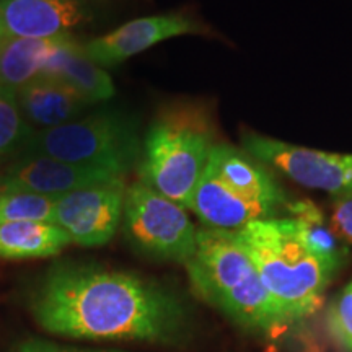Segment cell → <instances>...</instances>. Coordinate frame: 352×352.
Listing matches in <instances>:
<instances>
[{
    "label": "cell",
    "mask_w": 352,
    "mask_h": 352,
    "mask_svg": "<svg viewBox=\"0 0 352 352\" xmlns=\"http://www.w3.org/2000/svg\"><path fill=\"white\" fill-rule=\"evenodd\" d=\"M189 210H192L202 222V227L214 230L239 232L256 220L277 219L283 209L264 202L250 199L226 184L209 165L206 166L199 183L192 192Z\"/></svg>",
    "instance_id": "12"
},
{
    "label": "cell",
    "mask_w": 352,
    "mask_h": 352,
    "mask_svg": "<svg viewBox=\"0 0 352 352\" xmlns=\"http://www.w3.org/2000/svg\"><path fill=\"white\" fill-rule=\"evenodd\" d=\"M88 19L83 0H0V25L8 38L72 36Z\"/></svg>",
    "instance_id": "11"
},
{
    "label": "cell",
    "mask_w": 352,
    "mask_h": 352,
    "mask_svg": "<svg viewBox=\"0 0 352 352\" xmlns=\"http://www.w3.org/2000/svg\"><path fill=\"white\" fill-rule=\"evenodd\" d=\"M186 267L197 296L239 327L270 331L289 323L235 232L197 228L196 252Z\"/></svg>",
    "instance_id": "2"
},
{
    "label": "cell",
    "mask_w": 352,
    "mask_h": 352,
    "mask_svg": "<svg viewBox=\"0 0 352 352\" xmlns=\"http://www.w3.org/2000/svg\"><path fill=\"white\" fill-rule=\"evenodd\" d=\"M69 236L54 222H12L0 226V258L38 259L60 253Z\"/></svg>",
    "instance_id": "17"
},
{
    "label": "cell",
    "mask_w": 352,
    "mask_h": 352,
    "mask_svg": "<svg viewBox=\"0 0 352 352\" xmlns=\"http://www.w3.org/2000/svg\"><path fill=\"white\" fill-rule=\"evenodd\" d=\"M44 331L80 341L168 342L184 308L160 285L129 272L90 264H59L32 300Z\"/></svg>",
    "instance_id": "1"
},
{
    "label": "cell",
    "mask_w": 352,
    "mask_h": 352,
    "mask_svg": "<svg viewBox=\"0 0 352 352\" xmlns=\"http://www.w3.org/2000/svg\"><path fill=\"white\" fill-rule=\"evenodd\" d=\"M13 352H126L120 349H85V347H70L44 340H26L16 346Z\"/></svg>",
    "instance_id": "23"
},
{
    "label": "cell",
    "mask_w": 352,
    "mask_h": 352,
    "mask_svg": "<svg viewBox=\"0 0 352 352\" xmlns=\"http://www.w3.org/2000/svg\"><path fill=\"white\" fill-rule=\"evenodd\" d=\"M215 144L208 109L196 103L170 104L145 135L139 182L188 209Z\"/></svg>",
    "instance_id": "3"
},
{
    "label": "cell",
    "mask_w": 352,
    "mask_h": 352,
    "mask_svg": "<svg viewBox=\"0 0 352 352\" xmlns=\"http://www.w3.org/2000/svg\"><path fill=\"white\" fill-rule=\"evenodd\" d=\"M329 210V223L333 230L347 246L352 245V189L333 195Z\"/></svg>",
    "instance_id": "22"
},
{
    "label": "cell",
    "mask_w": 352,
    "mask_h": 352,
    "mask_svg": "<svg viewBox=\"0 0 352 352\" xmlns=\"http://www.w3.org/2000/svg\"><path fill=\"white\" fill-rule=\"evenodd\" d=\"M34 132L21 113L16 90L0 85V157L25 153Z\"/></svg>",
    "instance_id": "19"
},
{
    "label": "cell",
    "mask_w": 352,
    "mask_h": 352,
    "mask_svg": "<svg viewBox=\"0 0 352 352\" xmlns=\"http://www.w3.org/2000/svg\"><path fill=\"white\" fill-rule=\"evenodd\" d=\"M114 178H124L111 171L74 165L50 157H25L0 176V191H20L59 197L76 189Z\"/></svg>",
    "instance_id": "10"
},
{
    "label": "cell",
    "mask_w": 352,
    "mask_h": 352,
    "mask_svg": "<svg viewBox=\"0 0 352 352\" xmlns=\"http://www.w3.org/2000/svg\"><path fill=\"white\" fill-rule=\"evenodd\" d=\"M64 38L7 36L0 44V85L20 90L41 76L47 57Z\"/></svg>",
    "instance_id": "18"
},
{
    "label": "cell",
    "mask_w": 352,
    "mask_h": 352,
    "mask_svg": "<svg viewBox=\"0 0 352 352\" xmlns=\"http://www.w3.org/2000/svg\"><path fill=\"white\" fill-rule=\"evenodd\" d=\"M56 197L20 191H0V226L12 222H52Z\"/></svg>",
    "instance_id": "20"
},
{
    "label": "cell",
    "mask_w": 352,
    "mask_h": 352,
    "mask_svg": "<svg viewBox=\"0 0 352 352\" xmlns=\"http://www.w3.org/2000/svg\"><path fill=\"white\" fill-rule=\"evenodd\" d=\"M41 76L59 78L85 96L91 104L114 95V85L100 65L87 57L74 36H65L47 57Z\"/></svg>",
    "instance_id": "15"
},
{
    "label": "cell",
    "mask_w": 352,
    "mask_h": 352,
    "mask_svg": "<svg viewBox=\"0 0 352 352\" xmlns=\"http://www.w3.org/2000/svg\"><path fill=\"white\" fill-rule=\"evenodd\" d=\"M122 230L129 243L157 261L186 263L197 243V228L186 209L158 195L142 182L126 189Z\"/></svg>",
    "instance_id": "6"
},
{
    "label": "cell",
    "mask_w": 352,
    "mask_h": 352,
    "mask_svg": "<svg viewBox=\"0 0 352 352\" xmlns=\"http://www.w3.org/2000/svg\"><path fill=\"white\" fill-rule=\"evenodd\" d=\"M16 98L25 120L34 131L52 129L76 121L91 104L67 83L50 76L33 78L16 90Z\"/></svg>",
    "instance_id": "14"
},
{
    "label": "cell",
    "mask_w": 352,
    "mask_h": 352,
    "mask_svg": "<svg viewBox=\"0 0 352 352\" xmlns=\"http://www.w3.org/2000/svg\"><path fill=\"white\" fill-rule=\"evenodd\" d=\"M235 233L289 321L318 310L334 272L302 245L292 220H256Z\"/></svg>",
    "instance_id": "4"
},
{
    "label": "cell",
    "mask_w": 352,
    "mask_h": 352,
    "mask_svg": "<svg viewBox=\"0 0 352 352\" xmlns=\"http://www.w3.org/2000/svg\"><path fill=\"white\" fill-rule=\"evenodd\" d=\"M134 127L116 113H95L52 129L36 131L25 157H50L124 176L140 153Z\"/></svg>",
    "instance_id": "5"
},
{
    "label": "cell",
    "mask_w": 352,
    "mask_h": 352,
    "mask_svg": "<svg viewBox=\"0 0 352 352\" xmlns=\"http://www.w3.org/2000/svg\"><path fill=\"white\" fill-rule=\"evenodd\" d=\"M243 151L290 182L329 195L352 189V153H333L259 134H243Z\"/></svg>",
    "instance_id": "7"
},
{
    "label": "cell",
    "mask_w": 352,
    "mask_h": 352,
    "mask_svg": "<svg viewBox=\"0 0 352 352\" xmlns=\"http://www.w3.org/2000/svg\"><path fill=\"white\" fill-rule=\"evenodd\" d=\"M285 217L292 220L302 245L336 274L347 258V245L336 235L323 212L310 201H292Z\"/></svg>",
    "instance_id": "16"
},
{
    "label": "cell",
    "mask_w": 352,
    "mask_h": 352,
    "mask_svg": "<svg viewBox=\"0 0 352 352\" xmlns=\"http://www.w3.org/2000/svg\"><path fill=\"white\" fill-rule=\"evenodd\" d=\"M7 36H6V33H3V28H2V25H0V44H2V41L3 39H6Z\"/></svg>",
    "instance_id": "24"
},
{
    "label": "cell",
    "mask_w": 352,
    "mask_h": 352,
    "mask_svg": "<svg viewBox=\"0 0 352 352\" xmlns=\"http://www.w3.org/2000/svg\"><path fill=\"white\" fill-rule=\"evenodd\" d=\"M201 32L204 28L191 16L184 13H165L127 21L114 32L83 44L82 50L96 65L111 67L165 39Z\"/></svg>",
    "instance_id": "9"
},
{
    "label": "cell",
    "mask_w": 352,
    "mask_h": 352,
    "mask_svg": "<svg viewBox=\"0 0 352 352\" xmlns=\"http://www.w3.org/2000/svg\"><path fill=\"white\" fill-rule=\"evenodd\" d=\"M328 328L341 349L352 352V280L329 307Z\"/></svg>",
    "instance_id": "21"
},
{
    "label": "cell",
    "mask_w": 352,
    "mask_h": 352,
    "mask_svg": "<svg viewBox=\"0 0 352 352\" xmlns=\"http://www.w3.org/2000/svg\"><path fill=\"white\" fill-rule=\"evenodd\" d=\"M126 189L124 178H114L59 196L52 222L70 243L85 248L107 245L122 222Z\"/></svg>",
    "instance_id": "8"
},
{
    "label": "cell",
    "mask_w": 352,
    "mask_h": 352,
    "mask_svg": "<svg viewBox=\"0 0 352 352\" xmlns=\"http://www.w3.org/2000/svg\"><path fill=\"white\" fill-rule=\"evenodd\" d=\"M208 165L223 183L236 192L250 199L283 209L287 214L292 201L285 195L283 186L277 183L267 166L259 164L245 151L217 142L210 152Z\"/></svg>",
    "instance_id": "13"
}]
</instances>
